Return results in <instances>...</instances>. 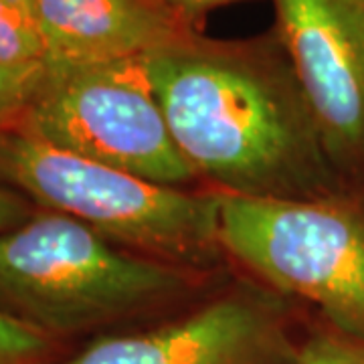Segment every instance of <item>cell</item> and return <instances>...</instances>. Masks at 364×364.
Segmentation results:
<instances>
[{"label": "cell", "mask_w": 364, "mask_h": 364, "mask_svg": "<svg viewBox=\"0 0 364 364\" xmlns=\"http://www.w3.org/2000/svg\"><path fill=\"white\" fill-rule=\"evenodd\" d=\"M172 140L219 195L314 198L344 181L284 47L191 39L146 57Z\"/></svg>", "instance_id": "cell-1"}, {"label": "cell", "mask_w": 364, "mask_h": 364, "mask_svg": "<svg viewBox=\"0 0 364 364\" xmlns=\"http://www.w3.org/2000/svg\"><path fill=\"white\" fill-rule=\"evenodd\" d=\"M207 275L128 251L45 208L0 233V312L71 348L181 312Z\"/></svg>", "instance_id": "cell-2"}, {"label": "cell", "mask_w": 364, "mask_h": 364, "mask_svg": "<svg viewBox=\"0 0 364 364\" xmlns=\"http://www.w3.org/2000/svg\"><path fill=\"white\" fill-rule=\"evenodd\" d=\"M0 184L152 259L210 273L225 257L215 191L146 181L21 128L0 134Z\"/></svg>", "instance_id": "cell-3"}, {"label": "cell", "mask_w": 364, "mask_h": 364, "mask_svg": "<svg viewBox=\"0 0 364 364\" xmlns=\"http://www.w3.org/2000/svg\"><path fill=\"white\" fill-rule=\"evenodd\" d=\"M219 237L263 287L364 338V182L314 198L219 195Z\"/></svg>", "instance_id": "cell-4"}, {"label": "cell", "mask_w": 364, "mask_h": 364, "mask_svg": "<svg viewBox=\"0 0 364 364\" xmlns=\"http://www.w3.org/2000/svg\"><path fill=\"white\" fill-rule=\"evenodd\" d=\"M18 128L146 181L181 188L196 181L172 140L146 57L47 69Z\"/></svg>", "instance_id": "cell-5"}, {"label": "cell", "mask_w": 364, "mask_h": 364, "mask_svg": "<svg viewBox=\"0 0 364 364\" xmlns=\"http://www.w3.org/2000/svg\"><path fill=\"white\" fill-rule=\"evenodd\" d=\"M304 330L287 298L237 284L156 322L95 336L49 364H298Z\"/></svg>", "instance_id": "cell-6"}, {"label": "cell", "mask_w": 364, "mask_h": 364, "mask_svg": "<svg viewBox=\"0 0 364 364\" xmlns=\"http://www.w3.org/2000/svg\"><path fill=\"white\" fill-rule=\"evenodd\" d=\"M277 41L312 109L328 158L364 182V0H273Z\"/></svg>", "instance_id": "cell-7"}, {"label": "cell", "mask_w": 364, "mask_h": 364, "mask_svg": "<svg viewBox=\"0 0 364 364\" xmlns=\"http://www.w3.org/2000/svg\"><path fill=\"white\" fill-rule=\"evenodd\" d=\"M47 69L142 59L196 35L166 0H37Z\"/></svg>", "instance_id": "cell-8"}, {"label": "cell", "mask_w": 364, "mask_h": 364, "mask_svg": "<svg viewBox=\"0 0 364 364\" xmlns=\"http://www.w3.org/2000/svg\"><path fill=\"white\" fill-rule=\"evenodd\" d=\"M0 63L47 65L37 0H0Z\"/></svg>", "instance_id": "cell-9"}, {"label": "cell", "mask_w": 364, "mask_h": 364, "mask_svg": "<svg viewBox=\"0 0 364 364\" xmlns=\"http://www.w3.org/2000/svg\"><path fill=\"white\" fill-rule=\"evenodd\" d=\"M73 348L0 312V364H49Z\"/></svg>", "instance_id": "cell-10"}, {"label": "cell", "mask_w": 364, "mask_h": 364, "mask_svg": "<svg viewBox=\"0 0 364 364\" xmlns=\"http://www.w3.org/2000/svg\"><path fill=\"white\" fill-rule=\"evenodd\" d=\"M298 364H364V338L312 318L301 336Z\"/></svg>", "instance_id": "cell-11"}, {"label": "cell", "mask_w": 364, "mask_h": 364, "mask_svg": "<svg viewBox=\"0 0 364 364\" xmlns=\"http://www.w3.org/2000/svg\"><path fill=\"white\" fill-rule=\"evenodd\" d=\"M47 81V65L11 67L0 63V134L21 126Z\"/></svg>", "instance_id": "cell-12"}, {"label": "cell", "mask_w": 364, "mask_h": 364, "mask_svg": "<svg viewBox=\"0 0 364 364\" xmlns=\"http://www.w3.org/2000/svg\"><path fill=\"white\" fill-rule=\"evenodd\" d=\"M37 207L16 191L0 184V233L25 223Z\"/></svg>", "instance_id": "cell-13"}, {"label": "cell", "mask_w": 364, "mask_h": 364, "mask_svg": "<svg viewBox=\"0 0 364 364\" xmlns=\"http://www.w3.org/2000/svg\"><path fill=\"white\" fill-rule=\"evenodd\" d=\"M231 2H237V0H166L170 9L193 28H196V21H200V16H205L208 11L231 4Z\"/></svg>", "instance_id": "cell-14"}]
</instances>
